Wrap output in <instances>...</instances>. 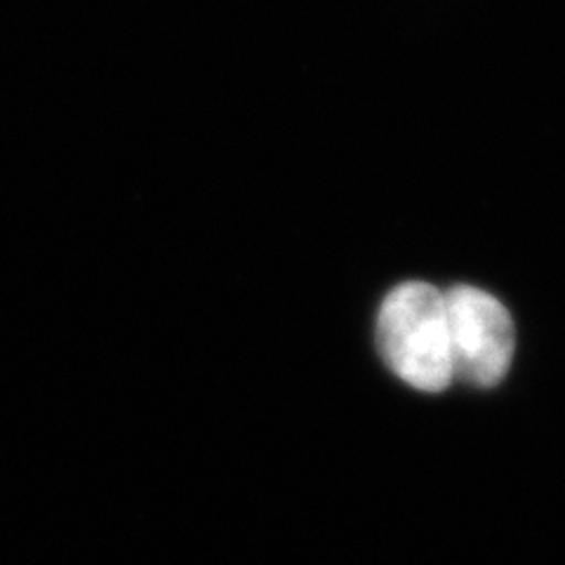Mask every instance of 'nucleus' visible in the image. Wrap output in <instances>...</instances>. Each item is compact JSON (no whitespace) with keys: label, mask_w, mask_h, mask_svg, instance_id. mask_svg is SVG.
<instances>
[{"label":"nucleus","mask_w":565,"mask_h":565,"mask_svg":"<svg viewBox=\"0 0 565 565\" xmlns=\"http://www.w3.org/2000/svg\"><path fill=\"white\" fill-rule=\"evenodd\" d=\"M452 370L462 382L490 388L500 384L514 359V321L498 297L471 286L446 292Z\"/></svg>","instance_id":"f03ea898"},{"label":"nucleus","mask_w":565,"mask_h":565,"mask_svg":"<svg viewBox=\"0 0 565 565\" xmlns=\"http://www.w3.org/2000/svg\"><path fill=\"white\" fill-rule=\"evenodd\" d=\"M377 340L396 377L419 392H446L455 380L446 292L429 282H403L386 295L377 316Z\"/></svg>","instance_id":"f257e3e1"}]
</instances>
